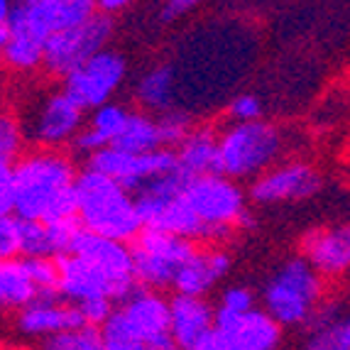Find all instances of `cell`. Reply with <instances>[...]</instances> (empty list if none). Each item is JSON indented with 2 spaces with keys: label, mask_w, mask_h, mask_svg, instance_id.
I'll use <instances>...</instances> for the list:
<instances>
[{
  "label": "cell",
  "mask_w": 350,
  "mask_h": 350,
  "mask_svg": "<svg viewBox=\"0 0 350 350\" xmlns=\"http://www.w3.org/2000/svg\"><path fill=\"white\" fill-rule=\"evenodd\" d=\"M76 174L74 159L62 150L35 147L20 154L12 162V216L37 223L76 218Z\"/></svg>",
  "instance_id": "obj_1"
},
{
  "label": "cell",
  "mask_w": 350,
  "mask_h": 350,
  "mask_svg": "<svg viewBox=\"0 0 350 350\" xmlns=\"http://www.w3.org/2000/svg\"><path fill=\"white\" fill-rule=\"evenodd\" d=\"M74 196L76 223L86 233L128 245L130 240H135V235L142 230L133 193L120 189L108 176L83 167L76 174Z\"/></svg>",
  "instance_id": "obj_2"
},
{
  "label": "cell",
  "mask_w": 350,
  "mask_h": 350,
  "mask_svg": "<svg viewBox=\"0 0 350 350\" xmlns=\"http://www.w3.org/2000/svg\"><path fill=\"white\" fill-rule=\"evenodd\" d=\"M286 152V133L277 123H230L218 133V174L230 181L257 179Z\"/></svg>",
  "instance_id": "obj_3"
},
{
  "label": "cell",
  "mask_w": 350,
  "mask_h": 350,
  "mask_svg": "<svg viewBox=\"0 0 350 350\" xmlns=\"http://www.w3.org/2000/svg\"><path fill=\"white\" fill-rule=\"evenodd\" d=\"M326 294V282L301 257H292L275 269L265 284V314L277 326H304L319 309Z\"/></svg>",
  "instance_id": "obj_4"
},
{
  "label": "cell",
  "mask_w": 350,
  "mask_h": 350,
  "mask_svg": "<svg viewBox=\"0 0 350 350\" xmlns=\"http://www.w3.org/2000/svg\"><path fill=\"white\" fill-rule=\"evenodd\" d=\"M181 199L193 216L206 228L216 230L223 240L233 233L235 228L252 226L250 211L245 206V191L240 189V184L223 174L189 179L181 191Z\"/></svg>",
  "instance_id": "obj_5"
},
{
  "label": "cell",
  "mask_w": 350,
  "mask_h": 350,
  "mask_svg": "<svg viewBox=\"0 0 350 350\" xmlns=\"http://www.w3.org/2000/svg\"><path fill=\"white\" fill-rule=\"evenodd\" d=\"M193 250L196 245L189 240L162 233V230L142 228L130 245L135 284H140V289H150V292L172 286L174 275L193 255Z\"/></svg>",
  "instance_id": "obj_6"
},
{
  "label": "cell",
  "mask_w": 350,
  "mask_h": 350,
  "mask_svg": "<svg viewBox=\"0 0 350 350\" xmlns=\"http://www.w3.org/2000/svg\"><path fill=\"white\" fill-rule=\"evenodd\" d=\"M113 32H116L113 18H105V15L96 12L94 18H88L79 27L49 37L44 42V49H42V66L49 76L64 81L71 71L83 66L98 52L108 49Z\"/></svg>",
  "instance_id": "obj_7"
},
{
  "label": "cell",
  "mask_w": 350,
  "mask_h": 350,
  "mask_svg": "<svg viewBox=\"0 0 350 350\" xmlns=\"http://www.w3.org/2000/svg\"><path fill=\"white\" fill-rule=\"evenodd\" d=\"M23 137L42 150H59L74 142L83 128V111L64 91H47L27 105L25 118L18 120Z\"/></svg>",
  "instance_id": "obj_8"
},
{
  "label": "cell",
  "mask_w": 350,
  "mask_h": 350,
  "mask_svg": "<svg viewBox=\"0 0 350 350\" xmlns=\"http://www.w3.org/2000/svg\"><path fill=\"white\" fill-rule=\"evenodd\" d=\"M125 76H128V59H125V54L108 47L88 59L83 66L71 71L62 81V91L83 113L96 111L100 105L111 103L116 91L123 86Z\"/></svg>",
  "instance_id": "obj_9"
},
{
  "label": "cell",
  "mask_w": 350,
  "mask_h": 350,
  "mask_svg": "<svg viewBox=\"0 0 350 350\" xmlns=\"http://www.w3.org/2000/svg\"><path fill=\"white\" fill-rule=\"evenodd\" d=\"M94 15V0H20L12 3L8 27L44 44L52 35L79 27Z\"/></svg>",
  "instance_id": "obj_10"
},
{
  "label": "cell",
  "mask_w": 350,
  "mask_h": 350,
  "mask_svg": "<svg viewBox=\"0 0 350 350\" xmlns=\"http://www.w3.org/2000/svg\"><path fill=\"white\" fill-rule=\"evenodd\" d=\"M86 170H94L98 174L116 181L118 187L128 193H135L142 184H147L154 176H162L167 172L176 170L174 150L159 147L147 154H125L116 147H103L86 157Z\"/></svg>",
  "instance_id": "obj_11"
},
{
  "label": "cell",
  "mask_w": 350,
  "mask_h": 350,
  "mask_svg": "<svg viewBox=\"0 0 350 350\" xmlns=\"http://www.w3.org/2000/svg\"><path fill=\"white\" fill-rule=\"evenodd\" d=\"M69 255L86 262L105 282L113 301H123L135 289L133 257H130V245H125V243L98 238V235L81 230L76 235Z\"/></svg>",
  "instance_id": "obj_12"
},
{
  "label": "cell",
  "mask_w": 350,
  "mask_h": 350,
  "mask_svg": "<svg viewBox=\"0 0 350 350\" xmlns=\"http://www.w3.org/2000/svg\"><path fill=\"white\" fill-rule=\"evenodd\" d=\"M137 206V216H140L142 228L150 230H162V233L176 235L196 245V240L204 243H221V235L216 230L206 228L199 218L193 216L189 206L184 204L181 193L167 196V193H137L133 196Z\"/></svg>",
  "instance_id": "obj_13"
},
{
  "label": "cell",
  "mask_w": 350,
  "mask_h": 350,
  "mask_svg": "<svg viewBox=\"0 0 350 350\" xmlns=\"http://www.w3.org/2000/svg\"><path fill=\"white\" fill-rule=\"evenodd\" d=\"M323 176L309 162H280L250 184V199L255 204H284L304 201L321 191Z\"/></svg>",
  "instance_id": "obj_14"
},
{
  "label": "cell",
  "mask_w": 350,
  "mask_h": 350,
  "mask_svg": "<svg viewBox=\"0 0 350 350\" xmlns=\"http://www.w3.org/2000/svg\"><path fill=\"white\" fill-rule=\"evenodd\" d=\"M113 316L137 343L147 348L170 340V299H164L159 292L133 289L123 299L120 309H113Z\"/></svg>",
  "instance_id": "obj_15"
},
{
  "label": "cell",
  "mask_w": 350,
  "mask_h": 350,
  "mask_svg": "<svg viewBox=\"0 0 350 350\" xmlns=\"http://www.w3.org/2000/svg\"><path fill=\"white\" fill-rule=\"evenodd\" d=\"M213 333L223 350H277L282 343V326H277L262 309L240 316L213 309Z\"/></svg>",
  "instance_id": "obj_16"
},
{
  "label": "cell",
  "mask_w": 350,
  "mask_h": 350,
  "mask_svg": "<svg viewBox=\"0 0 350 350\" xmlns=\"http://www.w3.org/2000/svg\"><path fill=\"white\" fill-rule=\"evenodd\" d=\"M301 260L326 280H338L350 269V230L340 226L314 228L301 238Z\"/></svg>",
  "instance_id": "obj_17"
},
{
  "label": "cell",
  "mask_w": 350,
  "mask_h": 350,
  "mask_svg": "<svg viewBox=\"0 0 350 350\" xmlns=\"http://www.w3.org/2000/svg\"><path fill=\"white\" fill-rule=\"evenodd\" d=\"M83 316L74 304L59 299H35L15 314V328L29 338H52L57 333L83 328Z\"/></svg>",
  "instance_id": "obj_18"
},
{
  "label": "cell",
  "mask_w": 350,
  "mask_h": 350,
  "mask_svg": "<svg viewBox=\"0 0 350 350\" xmlns=\"http://www.w3.org/2000/svg\"><path fill=\"white\" fill-rule=\"evenodd\" d=\"M230 255L223 247H196L174 275V292L181 297L206 299V294L228 275Z\"/></svg>",
  "instance_id": "obj_19"
},
{
  "label": "cell",
  "mask_w": 350,
  "mask_h": 350,
  "mask_svg": "<svg viewBox=\"0 0 350 350\" xmlns=\"http://www.w3.org/2000/svg\"><path fill=\"white\" fill-rule=\"evenodd\" d=\"M213 331V306L206 299L181 297L170 299V340L179 350H191Z\"/></svg>",
  "instance_id": "obj_20"
},
{
  "label": "cell",
  "mask_w": 350,
  "mask_h": 350,
  "mask_svg": "<svg viewBox=\"0 0 350 350\" xmlns=\"http://www.w3.org/2000/svg\"><path fill=\"white\" fill-rule=\"evenodd\" d=\"M304 326V350H350V321L345 304L321 301Z\"/></svg>",
  "instance_id": "obj_21"
},
{
  "label": "cell",
  "mask_w": 350,
  "mask_h": 350,
  "mask_svg": "<svg viewBox=\"0 0 350 350\" xmlns=\"http://www.w3.org/2000/svg\"><path fill=\"white\" fill-rule=\"evenodd\" d=\"M54 262H57V297L66 299V304L79 306V304L88 301V299H108V301H113L105 282L86 262H81L79 257L64 255L57 257Z\"/></svg>",
  "instance_id": "obj_22"
},
{
  "label": "cell",
  "mask_w": 350,
  "mask_h": 350,
  "mask_svg": "<svg viewBox=\"0 0 350 350\" xmlns=\"http://www.w3.org/2000/svg\"><path fill=\"white\" fill-rule=\"evenodd\" d=\"M176 170L187 179L218 174V133L211 128H193L174 150Z\"/></svg>",
  "instance_id": "obj_23"
},
{
  "label": "cell",
  "mask_w": 350,
  "mask_h": 350,
  "mask_svg": "<svg viewBox=\"0 0 350 350\" xmlns=\"http://www.w3.org/2000/svg\"><path fill=\"white\" fill-rule=\"evenodd\" d=\"M128 116H130V108H125L123 103H116V100L96 108L91 113L88 125H83L79 130V135L74 137V147L79 152H86V157L94 154V152L103 150V147H111L113 140L123 130Z\"/></svg>",
  "instance_id": "obj_24"
},
{
  "label": "cell",
  "mask_w": 350,
  "mask_h": 350,
  "mask_svg": "<svg viewBox=\"0 0 350 350\" xmlns=\"http://www.w3.org/2000/svg\"><path fill=\"white\" fill-rule=\"evenodd\" d=\"M176 71L172 64H154L140 74L135 83V100L140 103L142 111L164 113L174 108L176 98Z\"/></svg>",
  "instance_id": "obj_25"
},
{
  "label": "cell",
  "mask_w": 350,
  "mask_h": 350,
  "mask_svg": "<svg viewBox=\"0 0 350 350\" xmlns=\"http://www.w3.org/2000/svg\"><path fill=\"white\" fill-rule=\"evenodd\" d=\"M35 299L37 292L23 260L18 257V260L0 262V314H8V311L18 314Z\"/></svg>",
  "instance_id": "obj_26"
},
{
  "label": "cell",
  "mask_w": 350,
  "mask_h": 350,
  "mask_svg": "<svg viewBox=\"0 0 350 350\" xmlns=\"http://www.w3.org/2000/svg\"><path fill=\"white\" fill-rule=\"evenodd\" d=\"M111 147L125 152V154H147V152L159 150L162 142H159L154 118H152L150 113L130 111L123 130H120V135L113 140Z\"/></svg>",
  "instance_id": "obj_27"
},
{
  "label": "cell",
  "mask_w": 350,
  "mask_h": 350,
  "mask_svg": "<svg viewBox=\"0 0 350 350\" xmlns=\"http://www.w3.org/2000/svg\"><path fill=\"white\" fill-rule=\"evenodd\" d=\"M154 123H157L159 142H162V147H167V150H176V147L189 137V133L196 128L191 113L179 111V108H170V111L159 113V116L154 118Z\"/></svg>",
  "instance_id": "obj_28"
},
{
  "label": "cell",
  "mask_w": 350,
  "mask_h": 350,
  "mask_svg": "<svg viewBox=\"0 0 350 350\" xmlns=\"http://www.w3.org/2000/svg\"><path fill=\"white\" fill-rule=\"evenodd\" d=\"M20 255H23V260H54L44 223L23 221V230H20Z\"/></svg>",
  "instance_id": "obj_29"
},
{
  "label": "cell",
  "mask_w": 350,
  "mask_h": 350,
  "mask_svg": "<svg viewBox=\"0 0 350 350\" xmlns=\"http://www.w3.org/2000/svg\"><path fill=\"white\" fill-rule=\"evenodd\" d=\"M42 350H100V333L91 326L57 333L52 338H44Z\"/></svg>",
  "instance_id": "obj_30"
},
{
  "label": "cell",
  "mask_w": 350,
  "mask_h": 350,
  "mask_svg": "<svg viewBox=\"0 0 350 350\" xmlns=\"http://www.w3.org/2000/svg\"><path fill=\"white\" fill-rule=\"evenodd\" d=\"M27 269L37 299H59L57 297V262L54 260H23Z\"/></svg>",
  "instance_id": "obj_31"
},
{
  "label": "cell",
  "mask_w": 350,
  "mask_h": 350,
  "mask_svg": "<svg viewBox=\"0 0 350 350\" xmlns=\"http://www.w3.org/2000/svg\"><path fill=\"white\" fill-rule=\"evenodd\" d=\"M23 130L18 118L10 113H0V164H12L23 152Z\"/></svg>",
  "instance_id": "obj_32"
},
{
  "label": "cell",
  "mask_w": 350,
  "mask_h": 350,
  "mask_svg": "<svg viewBox=\"0 0 350 350\" xmlns=\"http://www.w3.org/2000/svg\"><path fill=\"white\" fill-rule=\"evenodd\" d=\"M20 230L23 221L10 216H0V262L18 260L20 257Z\"/></svg>",
  "instance_id": "obj_33"
},
{
  "label": "cell",
  "mask_w": 350,
  "mask_h": 350,
  "mask_svg": "<svg viewBox=\"0 0 350 350\" xmlns=\"http://www.w3.org/2000/svg\"><path fill=\"white\" fill-rule=\"evenodd\" d=\"M262 116L265 105L255 94H238L228 105V118L233 123H255V120H262Z\"/></svg>",
  "instance_id": "obj_34"
},
{
  "label": "cell",
  "mask_w": 350,
  "mask_h": 350,
  "mask_svg": "<svg viewBox=\"0 0 350 350\" xmlns=\"http://www.w3.org/2000/svg\"><path fill=\"white\" fill-rule=\"evenodd\" d=\"M218 309L226 311V314H247V311L255 309V294L247 289V286H226L221 294V301H218Z\"/></svg>",
  "instance_id": "obj_35"
},
{
  "label": "cell",
  "mask_w": 350,
  "mask_h": 350,
  "mask_svg": "<svg viewBox=\"0 0 350 350\" xmlns=\"http://www.w3.org/2000/svg\"><path fill=\"white\" fill-rule=\"evenodd\" d=\"M76 309L81 311L83 323L91 328H100L113 314V301L108 299H88V301H81Z\"/></svg>",
  "instance_id": "obj_36"
},
{
  "label": "cell",
  "mask_w": 350,
  "mask_h": 350,
  "mask_svg": "<svg viewBox=\"0 0 350 350\" xmlns=\"http://www.w3.org/2000/svg\"><path fill=\"white\" fill-rule=\"evenodd\" d=\"M196 8L193 0H167L162 8H159V23L162 25H172L176 20H181L187 12H191Z\"/></svg>",
  "instance_id": "obj_37"
},
{
  "label": "cell",
  "mask_w": 350,
  "mask_h": 350,
  "mask_svg": "<svg viewBox=\"0 0 350 350\" xmlns=\"http://www.w3.org/2000/svg\"><path fill=\"white\" fill-rule=\"evenodd\" d=\"M12 213V164H0V216Z\"/></svg>",
  "instance_id": "obj_38"
},
{
  "label": "cell",
  "mask_w": 350,
  "mask_h": 350,
  "mask_svg": "<svg viewBox=\"0 0 350 350\" xmlns=\"http://www.w3.org/2000/svg\"><path fill=\"white\" fill-rule=\"evenodd\" d=\"M128 0H94V8L96 12H100V15H105V18H113L116 12H123L128 10Z\"/></svg>",
  "instance_id": "obj_39"
},
{
  "label": "cell",
  "mask_w": 350,
  "mask_h": 350,
  "mask_svg": "<svg viewBox=\"0 0 350 350\" xmlns=\"http://www.w3.org/2000/svg\"><path fill=\"white\" fill-rule=\"evenodd\" d=\"M191 350H223V345H221V340H218L216 333L211 331V333H206L204 338H201L199 343L193 345Z\"/></svg>",
  "instance_id": "obj_40"
},
{
  "label": "cell",
  "mask_w": 350,
  "mask_h": 350,
  "mask_svg": "<svg viewBox=\"0 0 350 350\" xmlns=\"http://www.w3.org/2000/svg\"><path fill=\"white\" fill-rule=\"evenodd\" d=\"M8 42H10V27H8V23H0V52L5 49Z\"/></svg>",
  "instance_id": "obj_41"
},
{
  "label": "cell",
  "mask_w": 350,
  "mask_h": 350,
  "mask_svg": "<svg viewBox=\"0 0 350 350\" xmlns=\"http://www.w3.org/2000/svg\"><path fill=\"white\" fill-rule=\"evenodd\" d=\"M10 10H12V3H8V0H0V23H8V18H10Z\"/></svg>",
  "instance_id": "obj_42"
},
{
  "label": "cell",
  "mask_w": 350,
  "mask_h": 350,
  "mask_svg": "<svg viewBox=\"0 0 350 350\" xmlns=\"http://www.w3.org/2000/svg\"><path fill=\"white\" fill-rule=\"evenodd\" d=\"M150 350H179V348H176L172 340H164V343H159V345H152Z\"/></svg>",
  "instance_id": "obj_43"
},
{
  "label": "cell",
  "mask_w": 350,
  "mask_h": 350,
  "mask_svg": "<svg viewBox=\"0 0 350 350\" xmlns=\"http://www.w3.org/2000/svg\"><path fill=\"white\" fill-rule=\"evenodd\" d=\"M3 66H5V64H3V54H0V69H3Z\"/></svg>",
  "instance_id": "obj_44"
}]
</instances>
